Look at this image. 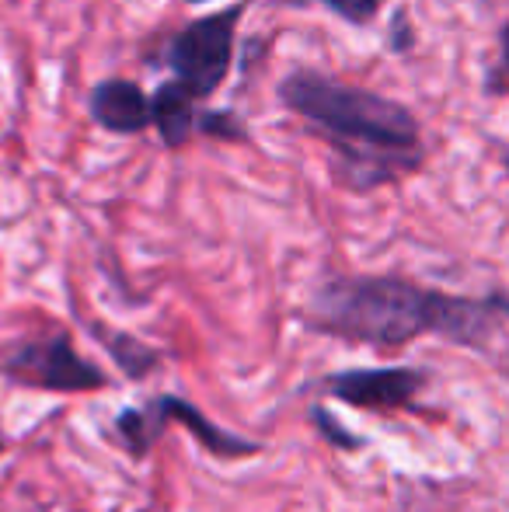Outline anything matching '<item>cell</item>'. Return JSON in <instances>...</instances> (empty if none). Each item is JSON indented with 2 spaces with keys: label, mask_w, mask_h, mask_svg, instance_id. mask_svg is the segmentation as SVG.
I'll list each match as a JSON object with an SVG mask.
<instances>
[{
  "label": "cell",
  "mask_w": 509,
  "mask_h": 512,
  "mask_svg": "<svg viewBox=\"0 0 509 512\" xmlns=\"http://www.w3.org/2000/svg\"><path fill=\"white\" fill-rule=\"evenodd\" d=\"M304 321L321 335L353 345H408L440 335L454 345H485L499 321V304L429 290L401 276H339L318 286Z\"/></svg>",
  "instance_id": "7a4b0ae2"
},
{
  "label": "cell",
  "mask_w": 509,
  "mask_h": 512,
  "mask_svg": "<svg viewBox=\"0 0 509 512\" xmlns=\"http://www.w3.org/2000/svg\"><path fill=\"white\" fill-rule=\"evenodd\" d=\"M276 95L332 150L349 192L384 189L426 164V140L415 112L381 91L297 67L279 81Z\"/></svg>",
  "instance_id": "6da1fadb"
},
{
  "label": "cell",
  "mask_w": 509,
  "mask_h": 512,
  "mask_svg": "<svg viewBox=\"0 0 509 512\" xmlns=\"http://www.w3.org/2000/svg\"><path fill=\"white\" fill-rule=\"evenodd\" d=\"M426 387V373L415 366H377V370H342L321 380L328 398H339L349 408L394 411L408 408Z\"/></svg>",
  "instance_id": "8992f818"
},
{
  "label": "cell",
  "mask_w": 509,
  "mask_h": 512,
  "mask_svg": "<svg viewBox=\"0 0 509 512\" xmlns=\"http://www.w3.org/2000/svg\"><path fill=\"white\" fill-rule=\"evenodd\" d=\"M182 4H206V0H182Z\"/></svg>",
  "instance_id": "5bb4252c"
},
{
  "label": "cell",
  "mask_w": 509,
  "mask_h": 512,
  "mask_svg": "<svg viewBox=\"0 0 509 512\" xmlns=\"http://www.w3.org/2000/svg\"><path fill=\"white\" fill-rule=\"evenodd\" d=\"M0 377L14 387L49 394H91L109 387V373L95 359L81 356L67 331L14 345L11 356H4L0 363Z\"/></svg>",
  "instance_id": "5b68a950"
},
{
  "label": "cell",
  "mask_w": 509,
  "mask_h": 512,
  "mask_svg": "<svg viewBox=\"0 0 509 512\" xmlns=\"http://www.w3.org/2000/svg\"><path fill=\"white\" fill-rule=\"evenodd\" d=\"M241 14H245V4H234L227 11L203 14V18L189 21L182 32L171 35L168 49H164V63L175 74L171 81L182 84L192 95V102L213 98L224 88L234 63V39H238Z\"/></svg>",
  "instance_id": "3957f363"
},
{
  "label": "cell",
  "mask_w": 509,
  "mask_h": 512,
  "mask_svg": "<svg viewBox=\"0 0 509 512\" xmlns=\"http://www.w3.org/2000/svg\"><path fill=\"white\" fill-rule=\"evenodd\" d=\"M196 129L203 136H213V140H224V143H248V126L238 119L234 112H203L196 115Z\"/></svg>",
  "instance_id": "8fae6325"
},
{
  "label": "cell",
  "mask_w": 509,
  "mask_h": 512,
  "mask_svg": "<svg viewBox=\"0 0 509 512\" xmlns=\"http://www.w3.org/2000/svg\"><path fill=\"white\" fill-rule=\"evenodd\" d=\"M91 119L116 136H136L150 126V98L136 81L126 77H109V81L95 84L88 98Z\"/></svg>",
  "instance_id": "52a82bcc"
},
{
  "label": "cell",
  "mask_w": 509,
  "mask_h": 512,
  "mask_svg": "<svg viewBox=\"0 0 509 512\" xmlns=\"http://www.w3.org/2000/svg\"><path fill=\"white\" fill-rule=\"evenodd\" d=\"M4 450H7V446H4V439H0V457H4Z\"/></svg>",
  "instance_id": "9a60e30c"
},
{
  "label": "cell",
  "mask_w": 509,
  "mask_h": 512,
  "mask_svg": "<svg viewBox=\"0 0 509 512\" xmlns=\"http://www.w3.org/2000/svg\"><path fill=\"white\" fill-rule=\"evenodd\" d=\"M196 102L192 95L175 81H164L161 88L150 95V126L157 129L161 143L168 150H178L192 140L196 133Z\"/></svg>",
  "instance_id": "ba28073f"
},
{
  "label": "cell",
  "mask_w": 509,
  "mask_h": 512,
  "mask_svg": "<svg viewBox=\"0 0 509 512\" xmlns=\"http://www.w3.org/2000/svg\"><path fill=\"white\" fill-rule=\"evenodd\" d=\"M171 422L185 425L213 457L234 460V457H255V453H262L258 443L234 436V432H224L213 418H206L203 411L192 405L189 398H178V394H157L147 405L123 408L116 415V439L126 446L129 457L140 460V457H147L150 446L164 436V429H168Z\"/></svg>",
  "instance_id": "277c9868"
},
{
  "label": "cell",
  "mask_w": 509,
  "mask_h": 512,
  "mask_svg": "<svg viewBox=\"0 0 509 512\" xmlns=\"http://www.w3.org/2000/svg\"><path fill=\"white\" fill-rule=\"evenodd\" d=\"M98 335H102L105 352L116 359V366L126 373L129 380H143V377L154 373V366L161 356H157L150 345H143L140 338L126 335V331H105V328H98Z\"/></svg>",
  "instance_id": "9c48e42d"
},
{
  "label": "cell",
  "mask_w": 509,
  "mask_h": 512,
  "mask_svg": "<svg viewBox=\"0 0 509 512\" xmlns=\"http://www.w3.org/2000/svg\"><path fill=\"white\" fill-rule=\"evenodd\" d=\"M311 418H314V425H318V429L325 432V436L332 439L335 446H339V450H360V446H363V439H356V436H349V432H342L339 422H335V418L328 415L325 408H314Z\"/></svg>",
  "instance_id": "7c38bea8"
},
{
  "label": "cell",
  "mask_w": 509,
  "mask_h": 512,
  "mask_svg": "<svg viewBox=\"0 0 509 512\" xmlns=\"http://www.w3.org/2000/svg\"><path fill=\"white\" fill-rule=\"evenodd\" d=\"M496 304H499V314H506V317H509V300H506V297H496Z\"/></svg>",
  "instance_id": "4fadbf2b"
},
{
  "label": "cell",
  "mask_w": 509,
  "mask_h": 512,
  "mask_svg": "<svg viewBox=\"0 0 509 512\" xmlns=\"http://www.w3.org/2000/svg\"><path fill=\"white\" fill-rule=\"evenodd\" d=\"M286 4L293 7H325V11H332L335 18H342L346 25H356V28H367L377 21V14H381L384 0H286Z\"/></svg>",
  "instance_id": "30bf717a"
}]
</instances>
